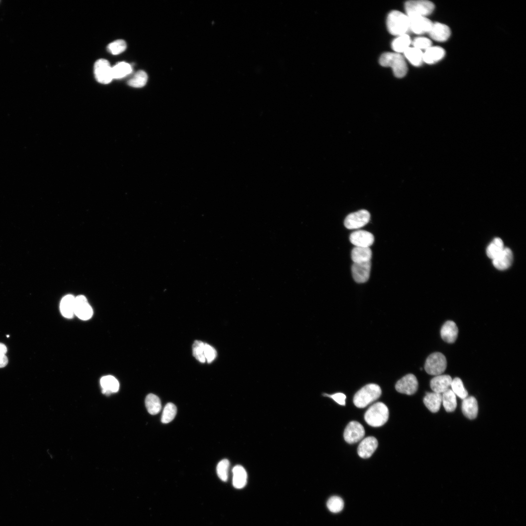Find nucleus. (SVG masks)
Wrapping results in <instances>:
<instances>
[{
  "instance_id": "nucleus-1",
  "label": "nucleus",
  "mask_w": 526,
  "mask_h": 526,
  "mask_svg": "<svg viewBox=\"0 0 526 526\" xmlns=\"http://www.w3.org/2000/svg\"><path fill=\"white\" fill-rule=\"evenodd\" d=\"M381 389L379 385L374 383L366 385L355 394L353 402L359 408L366 407L381 395Z\"/></svg>"
},
{
  "instance_id": "nucleus-2",
  "label": "nucleus",
  "mask_w": 526,
  "mask_h": 526,
  "mask_svg": "<svg viewBox=\"0 0 526 526\" xmlns=\"http://www.w3.org/2000/svg\"><path fill=\"white\" fill-rule=\"evenodd\" d=\"M388 417V409L385 404L380 402L370 406L364 414L366 423L374 427L383 425L387 421Z\"/></svg>"
},
{
  "instance_id": "nucleus-3",
  "label": "nucleus",
  "mask_w": 526,
  "mask_h": 526,
  "mask_svg": "<svg viewBox=\"0 0 526 526\" xmlns=\"http://www.w3.org/2000/svg\"><path fill=\"white\" fill-rule=\"evenodd\" d=\"M379 63L384 67H390L397 77L404 76L407 72V66L404 58L399 53H385L379 58Z\"/></svg>"
},
{
  "instance_id": "nucleus-4",
  "label": "nucleus",
  "mask_w": 526,
  "mask_h": 526,
  "mask_svg": "<svg viewBox=\"0 0 526 526\" xmlns=\"http://www.w3.org/2000/svg\"><path fill=\"white\" fill-rule=\"evenodd\" d=\"M387 25L388 31L392 35L399 36L406 34L409 30V19L403 13L393 11L387 17Z\"/></svg>"
},
{
  "instance_id": "nucleus-5",
  "label": "nucleus",
  "mask_w": 526,
  "mask_h": 526,
  "mask_svg": "<svg viewBox=\"0 0 526 526\" xmlns=\"http://www.w3.org/2000/svg\"><path fill=\"white\" fill-rule=\"evenodd\" d=\"M434 8L433 3L428 0H409L405 3V10L408 17H425L431 14Z\"/></svg>"
},
{
  "instance_id": "nucleus-6",
  "label": "nucleus",
  "mask_w": 526,
  "mask_h": 526,
  "mask_svg": "<svg viewBox=\"0 0 526 526\" xmlns=\"http://www.w3.org/2000/svg\"><path fill=\"white\" fill-rule=\"evenodd\" d=\"M447 367V360L445 356L440 352L431 354L426 359L425 370L429 375H441Z\"/></svg>"
},
{
  "instance_id": "nucleus-7",
  "label": "nucleus",
  "mask_w": 526,
  "mask_h": 526,
  "mask_svg": "<svg viewBox=\"0 0 526 526\" xmlns=\"http://www.w3.org/2000/svg\"><path fill=\"white\" fill-rule=\"evenodd\" d=\"M94 73L96 80L101 84H109L113 79L112 67L106 59H99L95 62Z\"/></svg>"
},
{
  "instance_id": "nucleus-8",
  "label": "nucleus",
  "mask_w": 526,
  "mask_h": 526,
  "mask_svg": "<svg viewBox=\"0 0 526 526\" xmlns=\"http://www.w3.org/2000/svg\"><path fill=\"white\" fill-rule=\"evenodd\" d=\"M370 214L366 210L361 209L348 214L344 221L346 228L357 229L366 225L370 221Z\"/></svg>"
},
{
  "instance_id": "nucleus-9",
  "label": "nucleus",
  "mask_w": 526,
  "mask_h": 526,
  "mask_svg": "<svg viewBox=\"0 0 526 526\" xmlns=\"http://www.w3.org/2000/svg\"><path fill=\"white\" fill-rule=\"evenodd\" d=\"M365 430L359 422L353 421L346 427L343 433L344 440L349 444H353L360 441L364 437Z\"/></svg>"
},
{
  "instance_id": "nucleus-10",
  "label": "nucleus",
  "mask_w": 526,
  "mask_h": 526,
  "mask_svg": "<svg viewBox=\"0 0 526 526\" xmlns=\"http://www.w3.org/2000/svg\"><path fill=\"white\" fill-rule=\"evenodd\" d=\"M395 388L399 393L408 395L413 394L418 388L417 378L413 374H408L396 382Z\"/></svg>"
},
{
  "instance_id": "nucleus-11",
  "label": "nucleus",
  "mask_w": 526,
  "mask_h": 526,
  "mask_svg": "<svg viewBox=\"0 0 526 526\" xmlns=\"http://www.w3.org/2000/svg\"><path fill=\"white\" fill-rule=\"evenodd\" d=\"M371 263L370 261L362 263H354L351 270L353 278L357 283L367 282L370 277Z\"/></svg>"
},
{
  "instance_id": "nucleus-12",
  "label": "nucleus",
  "mask_w": 526,
  "mask_h": 526,
  "mask_svg": "<svg viewBox=\"0 0 526 526\" xmlns=\"http://www.w3.org/2000/svg\"><path fill=\"white\" fill-rule=\"evenodd\" d=\"M93 314L92 308L85 296L79 295L75 297V315L82 320H88Z\"/></svg>"
},
{
  "instance_id": "nucleus-13",
  "label": "nucleus",
  "mask_w": 526,
  "mask_h": 526,
  "mask_svg": "<svg viewBox=\"0 0 526 526\" xmlns=\"http://www.w3.org/2000/svg\"><path fill=\"white\" fill-rule=\"evenodd\" d=\"M409 19V29L416 34L429 33L433 23L425 17L411 16Z\"/></svg>"
},
{
  "instance_id": "nucleus-14",
  "label": "nucleus",
  "mask_w": 526,
  "mask_h": 526,
  "mask_svg": "<svg viewBox=\"0 0 526 526\" xmlns=\"http://www.w3.org/2000/svg\"><path fill=\"white\" fill-rule=\"evenodd\" d=\"M351 243L357 247H369L374 242L373 235L366 230H358L351 233Z\"/></svg>"
},
{
  "instance_id": "nucleus-15",
  "label": "nucleus",
  "mask_w": 526,
  "mask_h": 526,
  "mask_svg": "<svg viewBox=\"0 0 526 526\" xmlns=\"http://www.w3.org/2000/svg\"><path fill=\"white\" fill-rule=\"evenodd\" d=\"M377 446L378 442L375 437H367L359 443L357 448V453L361 458H369L375 452Z\"/></svg>"
},
{
  "instance_id": "nucleus-16",
  "label": "nucleus",
  "mask_w": 526,
  "mask_h": 526,
  "mask_svg": "<svg viewBox=\"0 0 526 526\" xmlns=\"http://www.w3.org/2000/svg\"><path fill=\"white\" fill-rule=\"evenodd\" d=\"M452 378L448 375H440L435 376L430 381V386L433 392L442 394L450 389Z\"/></svg>"
},
{
  "instance_id": "nucleus-17",
  "label": "nucleus",
  "mask_w": 526,
  "mask_h": 526,
  "mask_svg": "<svg viewBox=\"0 0 526 526\" xmlns=\"http://www.w3.org/2000/svg\"><path fill=\"white\" fill-rule=\"evenodd\" d=\"M429 33L431 38L433 40L443 42L449 38L451 35V30L447 25L436 22L432 24Z\"/></svg>"
},
{
  "instance_id": "nucleus-18",
  "label": "nucleus",
  "mask_w": 526,
  "mask_h": 526,
  "mask_svg": "<svg viewBox=\"0 0 526 526\" xmlns=\"http://www.w3.org/2000/svg\"><path fill=\"white\" fill-rule=\"evenodd\" d=\"M458 329L456 323L451 320L445 322L440 330L441 337L443 340L449 343L455 341L457 338Z\"/></svg>"
},
{
  "instance_id": "nucleus-19",
  "label": "nucleus",
  "mask_w": 526,
  "mask_h": 526,
  "mask_svg": "<svg viewBox=\"0 0 526 526\" xmlns=\"http://www.w3.org/2000/svg\"><path fill=\"white\" fill-rule=\"evenodd\" d=\"M513 262V254L511 250L505 247L502 252L492 260L494 266L497 269L504 270L508 268Z\"/></svg>"
},
{
  "instance_id": "nucleus-20",
  "label": "nucleus",
  "mask_w": 526,
  "mask_h": 526,
  "mask_svg": "<svg viewBox=\"0 0 526 526\" xmlns=\"http://www.w3.org/2000/svg\"><path fill=\"white\" fill-rule=\"evenodd\" d=\"M478 403L473 396H467L462 403V411L464 415L470 419L475 418L478 413Z\"/></svg>"
},
{
  "instance_id": "nucleus-21",
  "label": "nucleus",
  "mask_w": 526,
  "mask_h": 526,
  "mask_svg": "<svg viewBox=\"0 0 526 526\" xmlns=\"http://www.w3.org/2000/svg\"><path fill=\"white\" fill-rule=\"evenodd\" d=\"M445 54V50L442 48L431 46L423 53V60L426 63L432 64L441 60Z\"/></svg>"
},
{
  "instance_id": "nucleus-22",
  "label": "nucleus",
  "mask_w": 526,
  "mask_h": 526,
  "mask_svg": "<svg viewBox=\"0 0 526 526\" xmlns=\"http://www.w3.org/2000/svg\"><path fill=\"white\" fill-rule=\"evenodd\" d=\"M75 297L72 295H67L61 300L60 303V312L66 318H72L75 315Z\"/></svg>"
},
{
  "instance_id": "nucleus-23",
  "label": "nucleus",
  "mask_w": 526,
  "mask_h": 526,
  "mask_svg": "<svg viewBox=\"0 0 526 526\" xmlns=\"http://www.w3.org/2000/svg\"><path fill=\"white\" fill-rule=\"evenodd\" d=\"M232 484L234 488L241 489L246 484L247 475L245 470L241 465H236L232 469Z\"/></svg>"
},
{
  "instance_id": "nucleus-24",
  "label": "nucleus",
  "mask_w": 526,
  "mask_h": 526,
  "mask_svg": "<svg viewBox=\"0 0 526 526\" xmlns=\"http://www.w3.org/2000/svg\"><path fill=\"white\" fill-rule=\"evenodd\" d=\"M423 402L431 412L436 413L442 403V394L433 392L428 393L424 397Z\"/></svg>"
},
{
  "instance_id": "nucleus-25",
  "label": "nucleus",
  "mask_w": 526,
  "mask_h": 526,
  "mask_svg": "<svg viewBox=\"0 0 526 526\" xmlns=\"http://www.w3.org/2000/svg\"><path fill=\"white\" fill-rule=\"evenodd\" d=\"M100 385L102 393L107 395L117 392L119 388L118 380L112 376H106L101 377Z\"/></svg>"
},
{
  "instance_id": "nucleus-26",
  "label": "nucleus",
  "mask_w": 526,
  "mask_h": 526,
  "mask_svg": "<svg viewBox=\"0 0 526 526\" xmlns=\"http://www.w3.org/2000/svg\"><path fill=\"white\" fill-rule=\"evenodd\" d=\"M372 255V251L370 247L355 246L351 251V258L354 263L370 261Z\"/></svg>"
},
{
  "instance_id": "nucleus-27",
  "label": "nucleus",
  "mask_w": 526,
  "mask_h": 526,
  "mask_svg": "<svg viewBox=\"0 0 526 526\" xmlns=\"http://www.w3.org/2000/svg\"><path fill=\"white\" fill-rule=\"evenodd\" d=\"M145 402L147 411L150 414H157L161 409L160 399L155 394H148L146 397Z\"/></svg>"
},
{
  "instance_id": "nucleus-28",
  "label": "nucleus",
  "mask_w": 526,
  "mask_h": 526,
  "mask_svg": "<svg viewBox=\"0 0 526 526\" xmlns=\"http://www.w3.org/2000/svg\"><path fill=\"white\" fill-rule=\"evenodd\" d=\"M442 402L447 412H453L457 406L456 395L451 389L442 393Z\"/></svg>"
},
{
  "instance_id": "nucleus-29",
  "label": "nucleus",
  "mask_w": 526,
  "mask_h": 526,
  "mask_svg": "<svg viewBox=\"0 0 526 526\" xmlns=\"http://www.w3.org/2000/svg\"><path fill=\"white\" fill-rule=\"evenodd\" d=\"M132 71V66L126 62H119L112 67L113 79H120L130 74Z\"/></svg>"
},
{
  "instance_id": "nucleus-30",
  "label": "nucleus",
  "mask_w": 526,
  "mask_h": 526,
  "mask_svg": "<svg viewBox=\"0 0 526 526\" xmlns=\"http://www.w3.org/2000/svg\"><path fill=\"white\" fill-rule=\"evenodd\" d=\"M505 247L502 239L495 238L489 244L487 248V255L492 260L499 255L504 249Z\"/></svg>"
},
{
  "instance_id": "nucleus-31",
  "label": "nucleus",
  "mask_w": 526,
  "mask_h": 526,
  "mask_svg": "<svg viewBox=\"0 0 526 526\" xmlns=\"http://www.w3.org/2000/svg\"><path fill=\"white\" fill-rule=\"evenodd\" d=\"M404 54L406 58L414 66H419L423 61V53L421 50L415 47H409L405 51Z\"/></svg>"
},
{
  "instance_id": "nucleus-32",
  "label": "nucleus",
  "mask_w": 526,
  "mask_h": 526,
  "mask_svg": "<svg viewBox=\"0 0 526 526\" xmlns=\"http://www.w3.org/2000/svg\"><path fill=\"white\" fill-rule=\"evenodd\" d=\"M411 43V40L410 37L407 34H404L397 36L393 40L392 43V47L395 53H404L409 47Z\"/></svg>"
},
{
  "instance_id": "nucleus-33",
  "label": "nucleus",
  "mask_w": 526,
  "mask_h": 526,
  "mask_svg": "<svg viewBox=\"0 0 526 526\" xmlns=\"http://www.w3.org/2000/svg\"><path fill=\"white\" fill-rule=\"evenodd\" d=\"M148 78V75L145 71L139 70L128 81V84L134 88H141L147 83Z\"/></svg>"
},
{
  "instance_id": "nucleus-34",
  "label": "nucleus",
  "mask_w": 526,
  "mask_h": 526,
  "mask_svg": "<svg viewBox=\"0 0 526 526\" xmlns=\"http://www.w3.org/2000/svg\"><path fill=\"white\" fill-rule=\"evenodd\" d=\"M177 413V408L172 403H167L163 411L161 422L167 424L171 422L175 417Z\"/></svg>"
},
{
  "instance_id": "nucleus-35",
  "label": "nucleus",
  "mask_w": 526,
  "mask_h": 526,
  "mask_svg": "<svg viewBox=\"0 0 526 526\" xmlns=\"http://www.w3.org/2000/svg\"><path fill=\"white\" fill-rule=\"evenodd\" d=\"M451 387L454 394L460 398L464 399L468 396V393L465 388L462 381L459 377H455L452 380Z\"/></svg>"
},
{
  "instance_id": "nucleus-36",
  "label": "nucleus",
  "mask_w": 526,
  "mask_h": 526,
  "mask_svg": "<svg viewBox=\"0 0 526 526\" xmlns=\"http://www.w3.org/2000/svg\"><path fill=\"white\" fill-rule=\"evenodd\" d=\"M229 462L226 459H223L217 464L216 472L219 478L224 482L227 481L228 477Z\"/></svg>"
},
{
  "instance_id": "nucleus-37",
  "label": "nucleus",
  "mask_w": 526,
  "mask_h": 526,
  "mask_svg": "<svg viewBox=\"0 0 526 526\" xmlns=\"http://www.w3.org/2000/svg\"><path fill=\"white\" fill-rule=\"evenodd\" d=\"M327 506L330 511L333 513H337L343 509L344 503L340 497L333 496L327 501Z\"/></svg>"
},
{
  "instance_id": "nucleus-38",
  "label": "nucleus",
  "mask_w": 526,
  "mask_h": 526,
  "mask_svg": "<svg viewBox=\"0 0 526 526\" xmlns=\"http://www.w3.org/2000/svg\"><path fill=\"white\" fill-rule=\"evenodd\" d=\"M204 342L196 340L192 345L193 355L197 360L201 363H205L206 361L204 353Z\"/></svg>"
},
{
  "instance_id": "nucleus-39",
  "label": "nucleus",
  "mask_w": 526,
  "mask_h": 526,
  "mask_svg": "<svg viewBox=\"0 0 526 526\" xmlns=\"http://www.w3.org/2000/svg\"><path fill=\"white\" fill-rule=\"evenodd\" d=\"M127 48L126 42L118 39L110 43L107 46L108 51L113 55H118L124 52Z\"/></svg>"
},
{
  "instance_id": "nucleus-40",
  "label": "nucleus",
  "mask_w": 526,
  "mask_h": 526,
  "mask_svg": "<svg viewBox=\"0 0 526 526\" xmlns=\"http://www.w3.org/2000/svg\"><path fill=\"white\" fill-rule=\"evenodd\" d=\"M431 45V41L429 38L425 37H418L413 41V47L420 50L422 49L426 50L432 46Z\"/></svg>"
},
{
  "instance_id": "nucleus-41",
  "label": "nucleus",
  "mask_w": 526,
  "mask_h": 526,
  "mask_svg": "<svg viewBox=\"0 0 526 526\" xmlns=\"http://www.w3.org/2000/svg\"><path fill=\"white\" fill-rule=\"evenodd\" d=\"M204 353L206 360L208 363L212 362L217 356V352L214 348L207 343L204 344Z\"/></svg>"
},
{
  "instance_id": "nucleus-42",
  "label": "nucleus",
  "mask_w": 526,
  "mask_h": 526,
  "mask_svg": "<svg viewBox=\"0 0 526 526\" xmlns=\"http://www.w3.org/2000/svg\"><path fill=\"white\" fill-rule=\"evenodd\" d=\"M324 395L333 399L336 402L340 405H345V399L346 396L343 393H337L333 394H324Z\"/></svg>"
},
{
  "instance_id": "nucleus-43",
  "label": "nucleus",
  "mask_w": 526,
  "mask_h": 526,
  "mask_svg": "<svg viewBox=\"0 0 526 526\" xmlns=\"http://www.w3.org/2000/svg\"><path fill=\"white\" fill-rule=\"evenodd\" d=\"M8 362V359L5 355L0 354V368H3L6 366Z\"/></svg>"
},
{
  "instance_id": "nucleus-44",
  "label": "nucleus",
  "mask_w": 526,
  "mask_h": 526,
  "mask_svg": "<svg viewBox=\"0 0 526 526\" xmlns=\"http://www.w3.org/2000/svg\"><path fill=\"white\" fill-rule=\"evenodd\" d=\"M7 349L5 345L3 343H0V354L5 355L7 352Z\"/></svg>"
}]
</instances>
